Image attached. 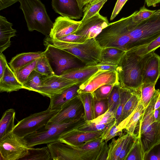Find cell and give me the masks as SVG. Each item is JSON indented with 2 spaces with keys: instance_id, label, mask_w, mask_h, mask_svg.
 Segmentation results:
<instances>
[{
  "instance_id": "cell-1",
  "label": "cell",
  "mask_w": 160,
  "mask_h": 160,
  "mask_svg": "<svg viewBox=\"0 0 160 160\" xmlns=\"http://www.w3.org/2000/svg\"><path fill=\"white\" fill-rule=\"evenodd\" d=\"M53 160H107L108 145L101 138L80 147L60 141L47 145Z\"/></svg>"
},
{
  "instance_id": "cell-2",
  "label": "cell",
  "mask_w": 160,
  "mask_h": 160,
  "mask_svg": "<svg viewBox=\"0 0 160 160\" xmlns=\"http://www.w3.org/2000/svg\"><path fill=\"white\" fill-rule=\"evenodd\" d=\"M153 51L143 56L138 54L133 48L124 52L117 63L116 71L120 86L132 89L140 88L145 64Z\"/></svg>"
},
{
  "instance_id": "cell-3",
  "label": "cell",
  "mask_w": 160,
  "mask_h": 160,
  "mask_svg": "<svg viewBox=\"0 0 160 160\" xmlns=\"http://www.w3.org/2000/svg\"><path fill=\"white\" fill-rule=\"evenodd\" d=\"M45 46L50 45L63 49L78 58L85 65L97 64L101 61L102 48L95 38L87 39L82 43L69 42L47 36L44 41Z\"/></svg>"
},
{
  "instance_id": "cell-4",
  "label": "cell",
  "mask_w": 160,
  "mask_h": 160,
  "mask_svg": "<svg viewBox=\"0 0 160 160\" xmlns=\"http://www.w3.org/2000/svg\"><path fill=\"white\" fill-rule=\"evenodd\" d=\"M133 15L123 18L108 25L95 38L102 48H114L124 51L128 50L130 41L128 26Z\"/></svg>"
},
{
  "instance_id": "cell-5",
  "label": "cell",
  "mask_w": 160,
  "mask_h": 160,
  "mask_svg": "<svg viewBox=\"0 0 160 160\" xmlns=\"http://www.w3.org/2000/svg\"><path fill=\"white\" fill-rule=\"evenodd\" d=\"M28 30L38 31L46 37L50 34L53 23L44 5L39 0H20Z\"/></svg>"
},
{
  "instance_id": "cell-6",
  "label": "cell",
  "mask_w": 160,
  "mask_h": 160,
  "mask_svg": "<svg viewBox=\"0 0 160 160\" xmlns=\"http://www.w3.org/2000/svg\"><path fill=\"white\" fill-rule=\"evenodd\" d=\"M84 118L68 122L47 125L38 131L23 138L28 148L59 141L67 133L83 123Z\"/></svg>"
},
{
  "instance_id": "cell-7",
  "label": "cell",
  "mask_w": 160,
  "mask_h": 160,
  "mask_svg": "<svg viewBox=\"0 0 160 160\" xmlns=\"http://www.w3.org/2000/svg\"><path fill=\"white\" fill-rule=\"evenodd\" d=\"M128 50L146 45L160 36V9L128 31Z\"/></svg>"
},
{
  "instance_id": "cell-8",
  "label": "cell",
  "mask_w": 160,
  "mask_h": 160,
  "mask_svg": "<svg viewBox=\"0 0 160 160\" xmlns=\"http://www.w3.org/2000/svg\"><path fill=\"white\" fill-rule=\"evenodd\" d=\"M59 110L48 108L31 114L19 121L15 125L12 132L17 136L23 138L46 126Z\"/></svg>"
},
{
  "instance_id": "cell-9",
  "label": "cell",
  "mask_w": 160,
  "mask_h": 160,
  "mask_svg": "<svg viewBox=\"0 0 160 160\" xmlns=\"http://www.w3.org/2000/svg\"><path fill=\"white\" fill-rule=\"evenodd\" d=\"M46 48L45 55L55 75L60 76L67 70L80 67L76 58L67 52L50 45Z\"/></svg>"
},
{
  "instance_id": "cell-10",
  "label": "cell",
  "mask_w": 160,
  "mask_h": 160,
  "mask_svg": "<svg viewBox=\"0 0 160 160\" xmlns=\"http://www.w3.org/2000/svg\"><path fill=\"white\" fill-rule=\"evenodd\" d=\"M28 147L23 138L12 132L0 141V153L3 160H21L28 154Z\"/></svg>"
},
{
  "instance_id": "cell-11",
  "label": "cell",
  "mask_w": 160,
  "mask_h": 160,
  "mask_svg": "<svg viewBox=\"0 0 160 160\" xmlns=\"http://www.w3.org/2000/svg\"><path fill=\"white\" fill-rule=\"evenodd\" d=\"M84 116L83 105L78 95L63 105L58 112L52 118L47 125L67 122L84 118Z\"/></svg>"
},
{
  "instance_id": "cell-12",
  "label": "cell",
  "mask_w": 160,
  "mask_h": 160,
  "mask_svg": "<svg viewBox=\"0 0 160 160\" xmlns=\"http://www.w3.org/2000/svg\"><path fill=\"white\" fill-rule=\"evenodd\" d=\"M107 84H119L116 72L98 70L85 82L79 84L78 94L92 93L100 87Z\"/></svg>"
},
{
  "instance_id": "cell-13",
  "label": "cell",
  "mask_w": 160,
  "mask_h": 160,
  "mask_svg": "<svg viewBox=\"0 0 160 160\" xmlns=\"http://www.w3.org/2000/svg\"><path fill=\"white\" fill-rule=\"evenodd\" d=\"M76 84H79L76 81L54 75L47 77L43 80L38 93L50 98Z\"/></svg>"
},
{
  "instance_id": "cell-14",
  "label": "cell",
  "mask_w": 160,
  "mask_h": 160,
  "mask_svg": "<svg viewBox=\"0 0 160 160\" xmlns=\"http://www.w3.org/2000/svg\"><path fill=\"white\" fill-rule=\"evenodd\" d=\"M109 23L107 17L98 12L81 22L77 30L72 33L84 36L87 39L95 38Z\"/></svg>"
},
{
  "instance_id": "cell-15",
  "label": "cell",
  "mask_w": 160,
  "mask_h": 160,
  "mask_svg": "<svg viewBox=\"0 0 160 160\" xmlns=\"http://www.w3.org/2000/svg\"><path fill=\"white\" fill-rule=\"evenodd\" d=\"M103 132H85L73 129L63 136L59 141L74 147H80L101 137Z\"/></svg>"
},
{
  "instance_id": "cell-16",
  "label": "cell",
  "mask_w": 160,
  "mask_h": 160,
  "mask_svg": "<svg viewBox=\"0 0 160 160\" xmlns=\"http://www.w3.org/2000/svg\"><path fill=\"white\" fill-rule=\"evenodd\" d=\"M52 5L54 11L62 16L72 19L83 16V9L79 8L77 0H52Z\"/></svg>"
},
{
  "instance_id": "cell-17",
  "label": "cell",
  "mask_w": 160,
  "mask_h": 160,
  "mask_svg": "<svg viewBox=\"0 0 160 160\" xmlns=\"http://www.w3.org/2000/svg\"><path fill=\"white\" fill-rule=\"evenodd\" d=\"M81 23V21H76L63 16L57 17L53 23L48 36L57 39L75 32Z\"/></svg>"
},
{
  "instance_id": "cell-18",
  "label": "cell",
  "mask_w": 160,
  "mask_h": 160,
  "mask_svg": "<svg viewBox=\"0 0 160 160\" xmlns=\"http://www.w3.org/2000/svg\"><path fill=\"white\" fill-rule=\"evenodd\" d=\"M153 51L145 64L142 74V83L156 84L160 76V57Z\"/></svg>"
},
{
  "instance_id": "cell-19",
  "label": "cell",
  "mask_w": 160,
  "mask_h": 160,
  "mask_svg": "<svg viewBox=\"0 0 160 160\" xmlns=\"http://www.w3.org/2000/svg\"><path fill=\"white\" fill-rule=\"evenodd\" d=\"M99 70L97 64L84 65L64 71L60 75L65 78L75 80L79 84L83 82Z\"/></svg>"
},
{
  "instance_id": "cell-20",
  "label": "cell",
  "mask_w": 160,
  "mask_h": 160,
  "mask_svg": "<svg viewBox=\"0 0 160 160\" xmlns=\"http://www.w3.org/2000/svg\"><path fill=\"white\" fill-rule=\"evenodd\" d=\"M79 86V84L74 85L52 96L50 98V101L48 108L59 110L63 105L78 95Z\"/></svg>"
},
{
  "instance_id": "cell-21",
  "label": "cell",
  "mask_w": 160,
  "mask_h": 160,
  "mask_svg": "<svg viewBox=\"0 0 160 160\" xmlns=\"http://www.w3.org/2000/svg\"><path fill=\"white\" fill-rule=\"evenodd\" d=\"M23 89V85L17 79L14 72L8 64L2 77L0 78V92H11Z\"/></svg>"
},
{
  "instance_id": "cell-22",
  "label": "cell",
  "mask_w": 160,
  "mask_h": 160,
  "mask_svg": "<svg viewBox=\"0 0 160 160\" xmlns=\"http://www.w3.org/2000/svg\"><path fill=\"white\" fill-rule=\"evenodd\" d=\"M12 26L6 18L0 16V54L10 46V38L16 35V31Z\"/></svg>"
},
{
  "instance_id": "cell-23",
  "label": "cell",
  "mask_w": 160,
  "mask_h": 160,
  "mask_svg": "<svg viewBox=\"0 0 160 160\" xmlns=\"http://www.w3.org/2000/svg\"><path fill=\"white\" fill-rule=\"evenodd\" d=\"M44 55V51L23 52L19 54L12 58L9 63L10 67L13 71H15Z\"/></svg>"
},
{
  "instance_id": "cell-24",
  "label": "cell",
  "mask_w": 160,
  "mask_h": 160,
  "mask_svg": "<svg viewBox=\"0 0 160 160\" xmlns=\"http://www.w3.org/2000/svg\"><path fill=\"white\" fill-rule=\"evenodd\" d=\"M16 112L14 109L10 108L3 113L0 121V141L12 132L15 126Z\"/></svg>"
},
{
  "instance_id": "cell-25",
  "label": "cell",
  "mask_w": 160,
  "mask_h": 160,
  "mask_svg": "<svg viewBox=\"0 0 160 160\" xmlns=\"http://www.w3.org/2000/svg\"><path fill=\"white\" fill-rule=\"evenodd\" d=\"M130 134H122L116 139L112 138L108 145V155L107 160H118L122 148Z\"/></svg>"
},
{
  "instance_id": "cell-26",
  "label": "cell",
  "mask_w": 160,
  "mask_h": 160,
  "mask_svg": "<svg viewBox=\"0 0 160 160\" xmlns=\"http://www.w3.org/2000/svg\"><path fill=\"white\" fill-rule=\"evenodd\" d=\"M141 98L140 88L136 89L123 108L121 121L129 117L137 108Z\"/></svg>"
},
{
  "instance_id": "cell-27",
  "label": "cell",
  "mask_w": 160,
  "mask_h": 160,
  "mask_svg": "<svg viewBox=\"0 0 160 160\" xmlns=\"http://www.w3.org/2000/svg\"><path fill=\"white\" fill-rule=\"evenodd\" d=\"M84 107L85 121L91 120L95 118L94 99L92 93L83 92L78 94Z\"/></svg>"
},
{
  "instance_id": "cell-28",
  "label": "cell",
  "mask_w": 160,
  "mask_h": 160,
  "mask_svg": "<svg viewBox=\"0 0 160 160\" xmlns=\"http://www.w3.org/2000/svg\"><path fill=\"white\" fill-rule=\"evenodd\" d=\"M49 77L33 70L28 77L26 82L23 84V89L38 92L43 80Z\"/></svg>"
},
{
  "instance_id": "cell-29",
  "label": "cell",
  "mask_w": 160,
  "mask_h": 160,
  "mask_svg": "<svg viewBox=\"0 0 160 160\" xmlns=\"http://www.w3.org/2000/svg\"><path fill=\"white\" fill-rule=\"evenodd\" d=\"M21 160H51L52 159L47 146L41 148H29L27 154Z\"/></svg>"
},
{
  "instance_id": "cell-30",
  "label": "cell",
  "mask_w": 160,
  "mask_h": 160,
  "mask_svg": "<svg viewBox=\"0 0 160 160\" xmlns=\"http://www.w3.org/2000/svg\"><path fill=\"white\" fill-rule=\"evenodd\" d=\"M136 89L128 88L120 86V102L117 110L115 120L117 125L120 122L122 112L124 106Z\"/></svg>"
},
{
  "instance_id": "cell-31",
  "label": "cell",
  "mask_w": 160,
  "mask_h": 160,
  "mask_svg": "<svg viewBox=\"0 0 160 160\" xmlns=\"http://www.w3.org/2000/svg\"><path fill=\"white\" fill-rule=\"evenodd\" d=\"M125 52L114 48H102L101 61L112 62L117 64Z\"/></svg>"
},
{
  "instance_id": "cell-32",
  "label": "cell",
  "mask_w": 160,
  "mask_h": 160,
  "mask_svg": "<svg viewBox=\"0 0 160 160\" xmlns=\"http://www.w3.org/2000/svg\"><path fill=\"white\" fill-rule=\"evenodd\" d=\"M155 85L151 83H143L140 87V101L145 108L148 105L154 94Z\"/></svg>"
},
{
  "instance_id": "cell-33",
  "label": "cell",
  "mask_w": 160,
  "mask_h": 160,
  "mask_svg": "<svg viewBox=\"0 0 160 160\" xmlns=\"http://www.w3.org/2000/svg\"><path fill=\"white\" fill-rule=\"evenodd\" d=\"M38 59L13 71L17 79L22 85L26 82L31 72L34 70Z\"/></svg>"
},
{
  "instance_id": "cell-34",
  "label": "cell",
  "mask_w": 160,
  "mask_h": 160,
  "mask_svg": "<svg viewBox=\"0 0 160 160\" xmlns=\"http://www.w3.org/2000/svg\"><path fill=\"white\" fill-rule=\"evenodd\" d=\"M107 1L108 0H99L93 4L88 3L83 8V15L81 21V22H84L99 12L100 10Z\"/></svg>"
},
{
  "instance_id": "cell-35",
  "label": "cell",
  "mask_w": 160,
  "mask_h": 160,
  "mask_svg": "<svg viewBox=\"0 0 160 160\" xmlns=\"http://www.w3.org/2000/svg\"><path fill=\"white\" fill-rule=\"evenodd\" d=\"M145 108L140 101L135 111L124 129L127 133L131 134H133L136 125L140 117L143 113Z\"/></svg>"
},
{
  "instance_id": "cell-36",
  "label": "cell",
  "mask_w": 160,
  "mask_h": 160,
  "mask_svg": "<svg viewBox=\"0 0 160 160\" xmlns=\"http://www.w3.org/2000/svg\"><path fill=\"white\" fill-rule=\"evenodd\" d=\"M120 88L119 84L114 85L108 98V110L115 114L120 102Z\"/></svg>"
},
{
  "instance_id": "cell-37",
  "label": "cell",
  "mask_w": 160,
  "mask_h": 160,
  "mask_svg": "<svg viewBox=\"0 0 160 160\" xmlns=\"http://www.w3.org/2000/svg\"><path fill=\"white\" fill-rule=\"evenodd\" d=\"M34 70L48 76L55 75L45 54L38 59Z\"/></svg>"
},
{
  "instance_id": "cell-38",
  "label": "cell",
  "mask_w": 160,
  "mask_h": 160,
  "mask_svg": "<svg viewBox=\"0 0 160 160\" xmlns=\"http://www.w3.org/2000/svg\"><path fill=\"white\" fill-rule=\"evenodd\" d=\"M111 123L97 124L90 121H85L83 123L76 127L75 129L82 132H103Z\"/></svg>"
},
{
  "instance_id": "cell-39",
  "label": "cell",
  "mask_w": 160,
  "mask_h": 160,
  "mask_svg": "<svg viewBox=\"0 0 160 160\" xmlns=\"http://www.w3.org/2000/svg\"><path fill=\"white\" fill-rule=\"evenodd\" d=\"M143 157L144 154L140 139L137 136L133 146L126 160H143Z\"/></svg>"
},
{
  "instance_id": "cell-40",
  "label": "cell",
  "mask_w": 160,
  "mask_h": 160,
  "mask_svg": "<svg viewBox=\"0 0 160 160\" xmlns=\"http://www.w3.org/2000/svg\"><path fill=\"white\" fill-rule=\"evenodd\" d=\"M115 85L116 84H105L98 88L92 93L94 100L100 101L108 98Z\"/></svg>"
},
{
  "instance_id": "cell-41",
  "label": "cell",
  "mask_w": 160,
  "mask_h": 160,
  "mask_svg": "<svg viewBox=\"0 0 160 160\" xmlns=\"http://www.w3.org/2000/svg\"><path fill=\"white\" fill-rule=\"evenodd\" d=\"M156 10H152L147 8L145 5L141 7L139 11L133 12L132 21L138 24L151 16Z\"/></svg>"
},
{
  "instance_id": "cell-42",
  "label": "cell",
  "mask_w": 160,
  "mask_h": 160,
  "mask_svg": "<svg viewBox=\"0 0 160 160\" xmlns=\"http://www.w3.org/2000/svg\"><path fill=\"white\" fill-rule=\"evenodd\" d=\"M160 47V36L148 44L144 46L133 48L137 53L143 56L152 51H155Z\"/></svg>"
},
{
  "instance_id": "cell-43",
  "label": "cell",
  "mask_w": 160,
  "mask_h": 160,
  "mask_svg": "<svg viewBox=\"0 0 160 160\" xmlns=\"http://www.w3.org/2000/svg\"><path fill=\"white\" fill-rule=\"evenodd\" d=\"M135 134H130L121 150L118 160H126L129 153L132 148L137 138Z\"/></svg>"
},
{
  "instance_id": "cell-44",
  "label": "cell",
  "mask_w": 160,
  "mask_h": 160,
  "mask_svg": "<svg viewBox=\"0 0 160 160\" xmlns=\"http://www.w3.org/2000/svg\"><path fill=\"white\" fill-rule=\"evenodd\" d=\"M115 113L108 110L103 114L90 121L97 124H109L115 120Z\"/></svg>"
},
{
  "instance_id": "cell-45",
  "label": "cell",
  "mask_w": 160,
  "mask_h": 160,
  "mask_svg": "<svg viewBox=\"0 0 160 160\" xmlns=\"http://www.w3.org/2000/svg\"><path fill=\"white\" fill-rule=\"evenodd\" d=\"M108 109V98L100 101L94 100V110L95 118L104 113Z\"/></svg>"
},
{
  "instance_id": "cell-46",
  "label": "cell",
  "mask_w": 160,
  "mask_h": 160,
  "mask_svg": "<svg viewBox=\"0 0 160 160\" xmlns=\"http://www.w3.org/2000/svg\"><path fill=\"white\" fill-rule=\"evenodd\" d=\"M143 160H160V142L144 154Z\"/></svg>"
},
{
  "instance_id": "cell-47",
  "label": "cell",
  "mask_w": 160,
  "mask_h": 160,
  "mask_svg": "<svg viewBox=\"0 0 160 160\" xmlns=\"http://www.w3.org/2000/svg\"><path fill=\"white\" fill-rule=\"evenodd\" d=\"M56 39L69 42L82 43L85 42L87 39L84 36L72 33Z\"/></svg>"
},
{
  "instance_id": "cell-48",
  "label": "cell",
  "mask_w": 160,
  "mask_h": 160,
  "mask_svg": "<svg viewBox=\"0 0 160 160\" xmlns=\"http://www.w3.org/2000/svg\"><path fill=\"white\" fill-rule=\"evenodd\" d=\"M117 64L108 62H100L97 64L99 70L116 72Z\"/></svg>"
},
{
  "instance_id": "cell-49",
  "label": "cell",
  "mask_w": 160,
  "mask_h": 160,
  "mask_svg": "<svg viewBox=\"0 0 160 160\" xmlns=\"http://www.w3.org/2000/svg\"><path fill=\"white\" fill-rule=\"evenodd\" d=\"M128 0H117L110 18L112 20L119 13L123 6Z\"/></svg>"
},
{
  "instance_id": "cell-50",
  "label": "cell",
  "mask_w": 160,
  "mask_h": 160,
  "mask_svg": "<svg viewBox=\"0 0 160 160\" xmlns=\"http://www.w3.org/2000/svg\"><path fill=\"white\" fill-rule=\"evenodd\" d=\"M7 65L5 57L2 53L0 54V78L2 77Z\"/></svg>"
},
{
  "instance_id": "cell-51",
  "label": "cell",
  "mask_w": 160,
  "mask_h": 160,
  "mask_svg": "<svg viewBox=\"0 0 160 160\" xmlns=\"http://www.w3.org/2000/svg\"><path fill=\"white\" fill-rule=\"evenodd\" d=\"M20 0H0V10L6 8Z\"/></svg>"
},
{
  "instance_id": "cell-52",
  "label": "cell",
  "mask_w": 160,
  "mask_h": 160,
  "mask_svg": "<svg viewBox=\"0 0 160 160\" xmlns=\"http://www.w3.org/2000/svg\"><path fill=\"white\" fill-rule=\"evenodd\" d=\"M147 6L156 7L157 4L160 3V0H144Z\"/></svg>"
},
{
  "instance_id": "cell-53",
  "label": "cell",
  "mask_w": 160,
  "mask_h": 160,
  "mask_svg": "<svg viewBox=\"0 0 160 160\" xmlns=\"http://www.w3.org/2000/svg\"><path fill=\"white\" fill-rule=\"evenodd\" d=\"M153 116L156 121L160 122V107L154 109Z\"/></svg>"
},
{
  "instance_id": "cell-54",
  "label": "cell",
  "mask_w": 160,
  "mask_h": 160,
  "mask_svg": "<svg viewBox=\"0 0 160 160\" xmlns=\"http://www.w3.org/2000/svg\"><path fill=\"white\" fill-rule=\"evenodd\" d=\"M91 0H77L79 8L83 9L86 5L88 4Z\"/></svg>"
},
{
  "instance_id": "cell-55",
  "label": "cell",
  "mask_w": 160,
  "mask_h": 160,
  "mask_svg": "<svg viewBox=\"0 0 160 160\" xmlns=\"http://www.w3.org/2000/svg\"><path fill=\"white\" fill-rule=\"evenodd\" d=\"M160 107V92L155 103L154 109H157Z\"/></svg>"
},
{
  "instance_id": "cell-56",
  "label": "cell",
  "mask_w": 160,
  "mask_h": 160,
  "mask_svg": "<svg viewBox=\"0 0 160 160\" xmlns=\"http://www.w3.org/2000/svg\"><path fill=\"white\" fill-rule=\"evenodd\" d=\"M99 0H91L89 4H92L98 2Z\"/></svg>"
}]
</instances>
